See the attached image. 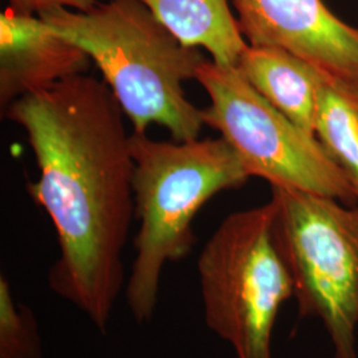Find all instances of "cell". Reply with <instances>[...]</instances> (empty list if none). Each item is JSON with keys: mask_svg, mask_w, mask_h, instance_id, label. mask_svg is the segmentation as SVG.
I'll return each instance as SVG.
<instances>
[{"mask_svg": "<svg viewBox=\"0 0 358 358\" xmlns=\"http://www.w3.org/2000/svg\"><path fill=\"white\" fill-rule=\"evenodd\" d=\"M124 115L106 83L87 73L6 108V117L24 129L40 171L27 192L57 235L48 287L101 333L127 287L122 255L136 217Z\"/></svg>", "mask_w": 358, "mask_h": 358, "instance_id": "1", "label": "cell"}, {"mask_svg": "<svg viewBox=\"0 0 358 358\" xmlns=\"http://www.w3.org/2000/svg\"><path fill=\"white\" fill-rule=\"evenodd\" d=\"M40 17L90 55L133 125L146 133L157 124L176 141L199 137L203 118L186 97L205 57L185 45L148 7L136 0L99 3L90 11L55 8Z\"/></svg>", "mask_w": 358, "mask_h": 358, "instance_id": "2", "label": "cell"}, {"mask_svg": "<svg viewBox=\"0 0 358 358\" xmlns=\"http://www.w3.org/2000/svg\"><path fill=\"white\" fill-rule=\"evenodd\" d=\"M133 190L140 229L125 294L138 324L153 319L162 273L192 252V222L219 192L239 189L251 178L243 161L220 138L155 141L131 133Z\"/></svg>", "mask_w": 358, "mask_h": 358, "instance_id": "3", "label": "cell"}, {"mask_svg": "<svg viewBox=\"0 0 358 358\" xmlns=\"http://www.w3.org/2000/svg\"><path fill=\"white\" fill-rule=\"evenodd\" d=\"M271 202L232 213L198 259L207 328L236 358H272V336L294 282L273 236Z\"/></svg>", "mask_w": 358, "mask_h": 358, "instance_id": "4", "label": "cell"}, {"mask_svg": "<svg viewBox=\"0 0 358 358\" xmlns=\"http://www.w3.org/2000/svg\"><path fill=\"white\" fill-rule=\"evenodd\" d=\"M273 236L300 317L320 320L334 358H358V203L271 186Z\"/></svg>", "mask_w": 358, "mask_h": 358, "instance_id": "5", "label": "cell"}, {"mask_svg": "<svg viewBox=\"0 0 358 358\" xmlns=\"http://www.w3.org/2000/svg\"><path fill=\"white\" fill-rule=\"evenodd\" d=\"M195 80L210 105L203 124L215 129L241 157L251 177L356 205L355 190L316 136L269 103L235 66L205 60Z\"/></svg>", "mask_w": 358, "mask_h": 358, "instance_id": "6", "label": "cell"}, {"mask_svg": "<svg viewBox=\"0 0 358 358\" xmlns=\"http://www.w3.org/2000/svg\"><path fill=\"white\" fill-rule=\"evenodd\" d=\"M248 45L289 52L331 76L358 81V27L322 0H230Z\"/></svg>", "mask_w": 358, "mask_h": 358, "instance_id": "7", "label": "cell"}, {"mask_svg": "<svg viewBox=\"0 0 358 358\" xmlns=\"http://www.w3.org/2000/svg\"><path fill=\"white\" fill-rule=\"evenodd\" d=\"M87 52L35 15L7 8L0 13V105L48 90L68 77L85 75Z\"/></svg>", "mask_w": 358, "mask_h": 358, "instance_id": "8", "label": "cell"}, {"mask_svg": "<svg viewBox=\"0 0 358 358\" xmlns=\"http://www.w3.org/2000/svg\"><path fill=\"white\" fill-rule=\"evenodd\" d=\"M235 68L269 103L315 136L317 90L325 72L284 50L254 45L242 52Z\"/></svg>", "mask_w": 358, "mask_h": 358, "instance_id": "9", "label": "cell"}, {"mask_svg": "<svg viewBox=\"0 0 358 358\" xmlns=\"http://www.w3.org/2000/svg\"><path fill=\"white\" fill-rule=\"evenodd\" d=\"M189 47L203 48L213 62L235 66L248 47L230 0H136Z\"/></svg>", "mask_w": 358, "mask_h": 358, "instance_id": "10", "label": "cell"}, {"mask_svg": "<svg viewBox=\"0 0 358 358\" xmlns=\"http://www.w3.org/2000/svg\"><path fill=\"white\" fill-rule=\"evenodd\" d=\"M315 136L345 174L358 203V81L321 80L316 99Z\"/></svg>", "mask_w": 358, "mask_h": 358, "instance_id": "11", "label": "cell"}, {"mask_svg": "<svg viewBox=\"0 0 358 358\" xmlns=\"http://www.w3.org/2000/svg\"><path fill=\"white\" fill-rule=\"evenodd\" d=\"M0 358H43L38 320L13 297L6 275L0 276Z\"/></svg>", "mask_w": 358, "mask_h": 358, "instance_id": "12", "label": "cell"}, {"mask_svg": "<svg viewBox=\"0 0 358 358\" xmlns=\"http://www.w3.org/2000/svg\"><path fill=\"white\" fill-rule=\"evenodd\" d=\"M8 8L15 13L40 16L41 13L55 8H68L87 13L99 3L97 0H8Z\"/></svg>", "mask_w": 358, "mask_h": 358, "instance_id": "13", "label": "cell"}]
</instances>
